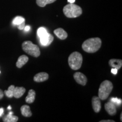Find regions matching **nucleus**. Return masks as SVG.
<instances>
[{
  "mask_svg": "<svg viewBox=\"0 0 122 122\" xmlns=\"http://www.w3.org/2000/svg\"><path fill=\"white\" fill-rule=\"evenodd\" d=\"M3 112H4V109L3 108H0V117L2 115Z\"/></svg>",
  "mask_w": 122,
  "mask_h": 122,
  "instance_id": "28",
  "label": "nucleus"
},
{
  "mask_svg": "<svg viewBox=\"0 0 122 122\" xmlns=\"http://www.w3.org/2000/svg\"><path fill=\"white\" fill-rule=\"evenodd\" d=\"M23 22H25L24 18L22 17V16H16V17L13 20V23L14 24V25H18Z\"/></svg>",
  "mask_w": 122,
  "mask_h": 122,
  "instance_id": "20",
  "label": "nucleus"
},
{
  "mask_svg": "<svg viewBox=\"0 0 122 122\" xmlns=\"http://www.w3.org/2000/svg\"><path fill=\"white\" fill-rule=\"evenodd\" d=\"M120 120L122 121V114H121V115H120Z\"/></svg>",
  "mask_w": 122,
  "mask_h": 122,
  "instance_id": "31",
  "label": "nucleus"
},
{
  "mask_svg": "<svg viewBox=\"0 0 122 122\" xmlns=\"http://www.w3.org/2000/svg\"><path fill=\"white\" fill-rule=\"evenodd\" d=\"M110 101L113 102L115 105H118V106H119V105H121L122 102V101L121 99H118V98H117V97H113V98H111Z\"/></svg>",
  "mask_w": 122,
  "mask_h": 122,
  "instance_id": "22",
  "label": "nucleus"
},
{
  "mask_svg": "<svg viewBox=\"0 0 122 122\" xmlns=\"http://www.w3.org/2000/svg\"><path fill=\"white\" fill-rule=\"evenodd\" d=\"M20 111L22 115L25 117H30L32 115L30 106L28 105H23L20 108Z\"/></svg>",
  "mask_w": 122,
  "mask_h": 122,
  "instance_id": "15",
  "label": "nucleus"
},
{
  "mask_svg": "<svg viewBox=\"0 0 122 122\" xmlns=\"http://www.w3.org/2000/svg\"><path fill=\"white\" fill-rule=\"evenodd\" d=\"M49 78V75L46 72H40L38 73L34 76L33 80L35 81L37 83L43 82L47 80Z\"/></svg>",
  "mask_w": 122,
  "mask_h": 122,
  "instance_id": "10",
  "label": "nucleus"
},
{
  "mask_svg": "<svg viewBox=\"0 0 122 122\" xmlns=\"http://www.w3.org/2000/svg\"><path fill=\"white\" fill-rule=\"evenodd\" d=\"M118 70L117 69H116L115 68H113L111 69V73H112L113 74H115L116 75L117 74V72H118Z\"/></svg>",
  "mask_w": 122,
  "mask_h": 122,
  "instance_id": "24",
  "label": "nucleus"
},
{
  "mask_svg": "<svg viewBox=\"0 0 122 122\" xmlns=\"http://www.w3.org/2000/svg\"><path fill=\"white\" fill-rule=\"evenodd\" d=\"M4 97V92L1 89H0V100Z\"/></svg>",
  "mask_w": 122,
  "mask_h": 122,
  "instance_id": "25",
  "label": "nucleus"
},
{
  "mask_svg": "<svg viewBox=\"0 0 122 122\" xmlns=\"http://www.w3.org/2000/svg\"><path fill=\"white\" fill-rule=\"evenodd\" d=\"M25 92V89L24 87H18L16 86L14 88L13 92V97L16 98H20Z\"/></svg>",
  "mask_w": 122,
  "mask_h": 122,
  "instance_id": "12",
  "label": "nucleus"
},
{
  "mask_svg": "<svg viewBox=\"0 0 122 122\" xmlns=\"http://www.w3.org/2000/svg\"><path fill=\"white\" fill-rule=\"evenodd\" d=\"M113 88V85L110 81L105 80L101 84L98 90V97L100 100H105L109 97Z\"/></svg>",
  "mask_w": 122,
  "mask_h": 122,
  "instance_id": "3",
  "label": "nucleus"
},
{
  "mask_svg": "<svg viewBox=\"0 0 122 122\" xmlns=\"http://www.w3.org/2000/svg\"><path fill=\"white\" fill-rule=\"evenodd\" d=\"M75 0H68V2H70V4H72V3L75 2Z\"/></svg>",
  "mask_w": 122,
  "mask_h": 122,
  "instance_id": "29",
  "label": "nucleus"
},
{
  "mask_svg": "<svg viewBox=\"0 0 122 122\" xmlns=\"http://www.w3.org/2000/svg\"><path fill=\"white\" fill-rule=\"evenodd\" d=\"M48 32H47L46 29L43 28V27H40L37 30V35L40 38L43 37Z\"/></svg>",
  "mask_w": 122,
  "mask_h": 122,
  "instance_id": "21",
  "label": "nucleus"
},
{
  "mask_svg": "<svg viewBox=\"0 0 122 122\" xmlns=\"http://www.w3.org/2000/svg\"><path fill=\"white\" fill-rule=\"evenodd\" d=\"M54 40V37L50 33H47L45 36L40 38V42L42 45L45 46H49L51 42H53Z\"/></svg>",
  "mask_w": 122,
  "mask_h": 122,
  "instance_id": "9",
  "label": "nucleus"
},
{
  "mask_svg": "<svg viewBox=\"0 0 122 122\" xmlns=\"http://www.w3.org/2000/svg\"><path fill=\"white\" fill-rule=\"evenodd\" d=\"M24 27H25V22H23V23H22L21 24H20L19 25H18V28L20 30H24Z\"/></svg>",
  "mask_w": 122,
  "mask_h": 122,
  "instance_id": "23",
  "label": "nucleus"
},
{
  "mask_svg": "<svg viewBox=\"0 0 122 122\" xmlns=\"http://www.w3.org/2000/svg\"><path fill=\"white\" fill-rule=\"evenodd\" d=\"M105 109L107 113L110 115H114L117 113L116 105L112 102H108L105 104Z\"/></svg>",
  "mask_w": 122,
  "mask_h": 122,
  "instance_id": "7",
  "label": "nucleus"
},
{
  "mask_svg": "<svg viewBox=\"0 0 122 122\" xmlns=\"http://www.w3.org/2000/svg\"><path fill=\"white\" fill-rule=\"evenodd\" d=\"M9 114H13V112H9Z\"/></svg>",
  "mask_w": 122,
  "mask_h": 122,
  "instance_id": "32",
  "label": "nucleus"
},
{
  "mask_svg": "<svg viewBox=\"0 0 122 122\" xmlns=\"http://www.w3.org/2000/svg\"><path fill=\"white\" fill-rule=\"evenodd\" d=\"M109 65L111 67L119 70L122 66V61L121 59H111L109 61Z\"/></svg>",
  "mask_w": 122,
  "mask_h": 122,
  "instance_id": "14",
  "label": "nucleus"
},
{
  "mask_svg": "<svg viewBox=\"0 0 122 122\" xmlns=\"http://www.w3.org/2000/svg\"><path fill=\"white\" fill-rule=\"evenodd\" d=\"M100 122H115V121L112 120H102Z\"/></svg>",
  "mask_w": 122,
  "mask_h": 122,
  "instance_id": "26",
  "label": "nucleus"
},
{
  "mask_svg": "<svg viewBox=\"0 0 122 122\" xmlns=\"http://www.w3.org/2000/svg\"><path fill=\"white\" fill-rule=\"evenodd\" d=\"M28 57L25 55H22V56H20L18 59V61L16 62V67L19 68H22L24 65H25L28 62Z\"/></svg>",
  "mask_w": 122,
  "mask_h": 122,
  "instance_id": "13",
  "label": "nucleus"
},
{
  "mask_svg": "<svg viewBox=\"0 0 122 122\" xmlns=\"http://www.w3.org/2000/svg\"><path fill=\"white\" fill-rule=\"evenodd\" d=\"M0 73H1V71H0Z\"/></svg>",
  "mask_w": 122,
  "mask_h": 122,
  "instance_id": "33",
  "label": "nucleus"
},
{
  "mask_svg": "<svg viewBox=\"0 0 122 122\" xmlns=\"http://www.w3.org/2000/svg\"><path fill=\"white\" fill-rule=\"evenodd\" d=\"M54 34L59 38V39L65 40L67 37V33L63 28H57L54 30Z\"/></svg>",
  "mask_w": 122,
  "mask_h": 122,
  "instance_id": "11",
  "label": "nucleus"
},
{
  "mask_svg": "<svg viewBox=\"0 0 122 122\" xmlns=\"http://www.w3.org/2000/svg\"><path fill=\"white\" fill-rule=\"evenodd\" d=\"M74 77L76 81L80 85H85L87 83V78L85 75L82 74L81 72H77L75 73Z\"/></svg>",
  "mask_w": 122,
  "mask_h": 122,
  "instance_id": "6",
  "label": "nucleus"
},
{
  "mask_svg": "<svg viewBox=\"0 0 122 122\" xmlns=\"http://www.w3.org/2000/svg\"><path fill=\"white\" fill-rule=\"evenodd\" d=\"M101 40L98 37L91 38L85 40L82 45V48L85 51L93 53L97 51L101 46Z\"/></svg>",
  "mask_w": 122,
  "mask_h": 122,
  "instance_id": "1",
  "label": "nucleus"
},
{
  "mask_svg": "<svg viewBox=\"0 0 122 122\" xmlns=\"http://www.w3.org/2000/svg\"><path fill=\"white\" fill-rule=\"evenodd\" d=\"M22 49L24 51L32 57H38L40 55V50L39 46L30 41L23 42L22 44Z\"/></svg>",
  "mask_w": 122,
  "mask_h": 122,
  "instance_id": "5",
  "label": "nucleus"
},
{
  "mask_svg": "<svg viewBox=\"0 0 122 122\" xmlns=\"http://www.w3.org/2000/svg\"><path fill=\"white\" fill-rule=\"evenodd\" d=\"M30 27L28 26V25H27V26H26V27H24V30L25 31H28V30H30Z\"/></svg>",
  "mask_w": 122,
  "mask_h": 122,
  "instance_id": "27",
  "label": "nucleus"
},
{
  "mask_svg": "<svg viewBox=\"0 0 122 122\" xmlns=\"http://www.w3.org/2000/svg\"><path fill=\"white\" fill-rule=\"evenodd\" d=\"M35 96H36V93L34 90L30 89L28 92V96L25 98V102L28 103H33L35 100Z\"/></svg>",
  "mask_w": 122,
  "mask_h": 122,
  "instance_id": "16",
  "label": "nucleus"
},
{
  "mask_svg": "<svg viewBox=\"0 0 122 122\" xmlns=\"http://www.w3.org/2000/svg\"><path fill=\"white\" fill-rule=\"evenodd\" d=\"M63 11L65 16L70 18L78 17L83 13L81 8L77 5L74 4V3H70L69 4L66 5L63 7Z\"/></svg>",
  "mask_w": 122,
  "mask_h": 122,
  "instance_id": "2",
  "label": "nucleus"
},
{
  "mask_svg": "<svg viewBox=\"0 0 122 122\" xmlns=\"http://www.w3.org/2000/svg\"><path fill=\"white\" fill-rule=\"evenodd\" d=\"M83 63V56L79 52L75 51L68 57V64L74 70H77L81 67Z\"/></svg>",
  "mask_w": 122,
  "mask_h": 122,
  "instance_id": "4",
  "label": "nucleus"
},
{
  "mask_svg": "<svg viewBox=\"0 0 122 122\" xmlns=\"http://www.w3.org/2000/svg\"><path fill=\"white\" fill-rule=\"evenodd\" d=\"M92 107L94 111L96 112H99L101 109V100L98 97L94 96L92 100Z\"/></svg>",
  "mask_w": 122,
  "mask_h": 122,
  "instance_id": "8",
  "label": "nucleus"
},
{
  "mask_svg": "<svg viewBox=\"0 0 122 122\" xmlns=\"http://www.w3.org/2000/svg\"><path fill=\"white\" fill-rule=\"evenodd\" d=\"M56 0H36V4L40 7H45L46 5L52 4Z\"/></svg>",
  "mask_w": 122,
  "mask_h": 122,
  "instance_id": "18",
  "label": "nucleus"
},
{
  "mask_svg": "<svg viewBox=\"0 0 122 122\" xmlns=\"http://www.w3.org/2000/svg\"><path fill=\"white\" fill-rule=\"evenodd\" d=\"M7 109H8L9 110H11V107L10 106H9L8 107H7Z\"/></svg>",
  "mask_w": 122,
  "mask_h": 122,
  "instance_id": "30",
  "label": "nucleus"
},
{
  "mask_svg": "<svg viewBox=\"0 0 122 122\" xmlns=\"http://www.w3.org/2000/svg\"><path fill=\"white\" fill-rule=\"evenodd\" d=\"M15 86L13 85H10L9 86L8 89L7 91H5L4 93L5 94V95L7 96V97L9 98H12L13 97V92H14V89Z\"/></svg>",
  "mask_w": 122,
  "mask_h": 122,
  "instance_id": "19",
  "label": "nucleus"
},
{
  "mask_svg": "<svg viewBox=\"0 0 122 122\" xmlns=\"http://www.w3.org/2000/svg\"><path fill=\"white\" fill-rule=\"evenodd\" d=\"M18 120V117L13 115V114H8L3 118L4 122H16Z\"/></svg>",
  "mask_w": 122,
  "mask_h": 122,
  "instance_id": "17",
  "label": "nucleus"
}]
</instances>
